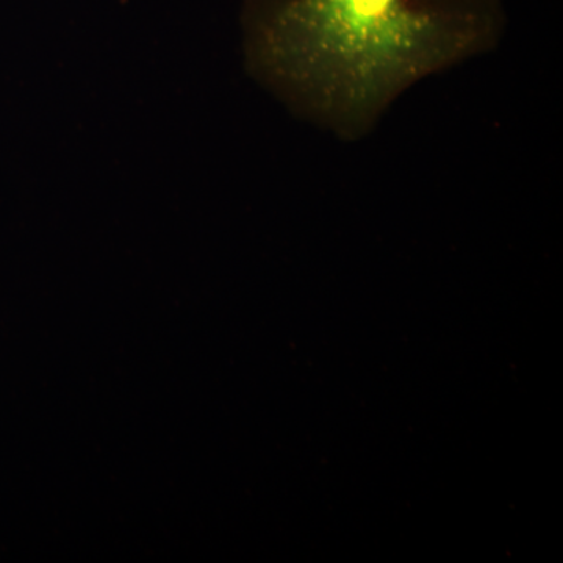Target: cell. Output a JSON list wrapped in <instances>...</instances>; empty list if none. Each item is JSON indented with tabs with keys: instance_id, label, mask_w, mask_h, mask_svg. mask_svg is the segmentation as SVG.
Listing matches in <instances>:
<instances>
[{
	"instance_id": "cell-1",
	"label": "cell",
	"mask_w": 563,
	"mask_h": 563,
	"mask_svg": "<svg viewBox=\"0 0 563 563\" xmlns=\"http://www.w3.org/2000/svg\"><path fill=\"white\" fill-rule=\"evenodd\" d=\"M504 0H243L247 68L291 113L343 141L406 92L496 49Z\"/></svg>"
}]
</instances>
